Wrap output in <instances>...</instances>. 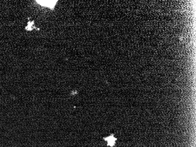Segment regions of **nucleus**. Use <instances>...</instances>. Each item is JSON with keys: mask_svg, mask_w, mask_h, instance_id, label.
I'll return each mask as SVG.
<instances>
[{"mask_svg": "<svg viewBox=\"0 0 196 147\" xmlns=\"http://www.w3.org/2000/svg\"><path fill=\"white\" fill-rule=\"evenodd\" d=\"M105 139L106 141H107L108 142V144L110 146V147H112L115 144V140H116V139H115V138H113L112 136V137H109L106 138H105Z\"/></svg>", "mask_w": 196, "mask_h": 147, "instance_id": "f03ea898", "label": "nucleus"}, {"mask_svg": "<svg viewBox=\"0 0 196 147\" xmlns=\"http://www.w3.org/2000/svg\"><path fill=\"white\" fill-rule=\"evenodd\" d=\"M39 5L54 10L58 1H36Z\"/></svg>", "mask_w": 196, "mask_h": 147, "instance_id": "f257e3e1", "label": "nucleus"}]
</instances>
